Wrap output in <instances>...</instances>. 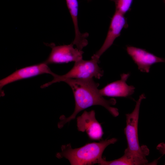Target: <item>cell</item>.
Returning a JSON list of instances; mask_svg holds the SVG:
<instances>
[{
	"label": "cell",
	"mask_w": 165,
	"mask_h": 165,
	"mask_svg": "<svg viewBox=\"0 0 165 165\" xmlns=\"http://www.w3.org/2000/svg\"><path fill=\"white\" fill-rule=\"evenodd\" d=\"M126 50L141 72L148 73L151 66L156 63L165 62V59L158 57L145 50L127 46Z\"/></svg>",
	"instance_id": "obj_9"
},
{
	"label": "cell",
	"mask_w": 165,
	"mask_h": 165,
	"mask_svg": "<svg viewBox=\"0 0 165 165\" xmlns=\"http://www.w3.org/2000/svg\"><path fill=\"white\" fill-rule=\"evenodd\" d=\"M99 59L92 56L89 60L83 59L75 62L72 68L67 73L62 75L56 74L53 79L41 86L45 88L57 82H62L67 79H88L95 78L100 79L103 75L104 71L98 66Z\"/></svg>",
	"instance_id": "obj_4"
},
{
	"label": "cell",
	"mask_w": 165,
	"mask_h": 165,
	"mask_svg": "<svg viewBox=\"0 0 165 165\" xmlns=\"http://www.w3.org/2000/svg\"><path fill=\"white\" fill-rule=\"evenodd\" d=\"M78 130L86 132L90 139L99 140L102 138L103 132L101 124L96 119L94 110L84 111L82 115L77 118Z\"/></svg>",
	"instance_id": "obj_7"
},
{
	"label": "cell",
	"mask_w": 165,
	"mask_h": 165,
	"mask_svg": "<svg viewBox=\"0 0 165 165\" xmlns=\"http://www.w3.org/2000/svg\"><path fill=\"white\" fill-rule=\"evenodd\" d=\"M72 43L68 45L56 46L52 43L49 46L51 51L47 59L44 62L47 65L53 64L67 63L78 61L82 59L83 52L74 47Z\"/></svg>",
	"instance_id": "obj_5"
},
{
	"label": "cell",
	"mask_w": 165,
	"mask_h": 165,
	"mask_svg": "<svg viewBox=\"0 0 165 165\" xmlns=\"http://www.w3.org/2000/svg\"><path fill=\"white\" fill-rule=\"evenodd\" d=\"M163 1H164V3L165 4V0H163Z\"/></svg>",
	"instance_id": "obj_15"
},
{
	"label": "cell",
	"mask_w": 165,
	"mask_h": 165,
	"mask_svg": "<svg viewBox=\"0 0 165 165\" xmlns=\"http://www.w3.org/2000/svg\"><path fill=\"white\" fill-rule=\"evenodd\" d=\"M129 76V73L121 74L120 80L111 82L100 89L101 94L103 96L125 97L132 95L134 92L135 88L126 83Z\"/></svg>",
	"instance_id": "obj_10"
},
{
	"label": "cell",
	"mask_w": 165,
	"mask_h": 165,
	"mask_svg": "<svg viewBox=\"0 0 165 165\" xmlns=\"http://www.w3.org/2000/svg\"><path fill=\"white\" fill-rule=\"evenodd\" d=\"M145 98L144 94L141 95L132 112L126 115V125L124 129L127 144V147L125 151L134 157L143 159H146V157L149 155V150L146 145L140 146L139 145L138 123L141 104Z\"/></svg>",
	"instance_id": "obj_3"
},
{
	"label": "cell",
	"mask_w": 165,
	"mask_h": 165,
	"mask_svg": "<svg viewBox=\"0 0 165 165\" xmlns=\"http://www.w3.org/2000/svg\"><path fill=\"white\" fill-rule=\"evenodd\" d=\"M114 2L116 11L123 15L130 9L133 0H110Z\"/></svg>",
	"instance_id": "obj_13"
},
{
	"label": "cell",
	"mask_w": 165,
	"mask_h": 165,
	"mask_svg": "<svg viewBox=\"0 0 165 165\" xmlns=\"http://www.w3.org/2000/svg\"><path fill=\"white\" fill-rule=\"evenodd\" d=\"M117 141V139L112 138L98 142L87 143L75 148H72L70 144L63 145L61 147V152L57 153L56 156L59 159L65 158L72 165L99 164L103 158L102 155L105 148Z\"/></svg>",
	"instance_id": "obj_2"
},
{
	"label": "cell",
	"mask_w": 165,
	"mask_h": 165,
	"mask_svg": "<svg viewBox=\"0 0 165 165\" xmlns=\"http://www.w3.org/2000/svg\"><path fill=\"white\" fill-rule=\"evenodd\" d=\"M148 160L137 159L130 156L126 153L120 158L112 161H106L103 158L99 164L101 165H149Z\"/></svg>",
	"instance_id": "obj_12"
},
{
	"label": "cell",
	"mask_w": 165,
	"mask_h": 165,
	"mask_svg": "<svg viewBox=\"0 0 165 165\" xmlns=\"http://www.w3.org/2000/svg\"><path fill=\"white\" fill-rule=\"evenodd\" d=\"M156 149L163 155L165 154V143H161L157 146Z\"/></svg>",
	"instance_id": "obj_14"
},
{
	"label": "cell",
	"mask_w": 165,
	"mask_h": 165,
	"mask_svg": "<svg viewBox=\"0 0 165 165\" xmlns=\"http://www.w3.org/2000/svg\"><path fill=\"white\" fill-rule=\"evenodd\" d=\"M128 27L124 15L115 11L112 18L106 37L101 47L93 56L99 59L101 55L113 44L115 39L120 36L123 28Z\"/></svg>",
	"instance_id": "obj_8"
},
{
	"label": "cell",
	"mask_w": 165,
	"mask_h": 165,
	"mask_svg": "<svg viewBox=\"0 0 165 165\" xmlns=\"http://www.w3.org/2000/svg\"><path fill=\"white\" fill-rule=\"evenodd\" d=\"M62 82L67 83L72 89L75 99V108L70 116L67 118L64 115L60 116V121L57 125L58 128H62L67 123L75 118L81 111L93 105L103 107L114 117L119 115L118 109L111 106L116 104V100L114 98L109 100L105 99L98 89L99 84L95 82L93 78L67 79Z\"/></svg>",
	"instance_id": "obj_1"
},
{
	"label": "cell",
	"mask_w": 165,
	"mask_h": 165,
	"mask_svg": "<svg viewBox=\"0 0 165 165\" xmlns=\"http://www.w3.org/2000/svg\"><path fill=\"white\" fill-rule=\"evenodd\" d=\"M67 6L72 18L74 26L75 37L72 43L78 49H82L88 44L87 33H82L79 29L78 23L79 4L77 0H66Z\"/></svg>",
	"instance_id": "obj_11"
},
{
	"label": "cell",
	"mask_w": 165,
	"mask_h": 165,
	"mask_svg": "<svg viewBox=\"0 0 165 165\" xmlns=\"http://www.w3.org/2000/svg\"><path fill=\"white\" fill-rule=\"evenodd\" d=\"M90 0H87V1L88 2H89V1H90Z\"/></svg>",
	"instance_id": "obj_16"
},
{
	"label": "cell",
	"mask_w": 165,
	"mask_h": 165,
	"mask_svg": "<svg viewBox=\"0 0 165 165\" xmlns=\"http://www.w3.org/2000/svg\"><path fill=\"white\" fill-rule=\"evenodd\" d=\"M44 74H50L52 76L55 74L51 71L48 65L44 62L16 70L0 80V93L2 94V88L8 84Z\"/></svg>",
	"instance_id": "obj_6"
}]
</instances>
